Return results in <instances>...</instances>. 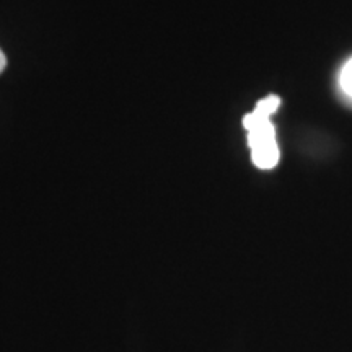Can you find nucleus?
Masks as SVG:
<instances>
[{"mask_svg": "<svg viewBox=\"0 0 352 352\" xmlns=\"http://www.w3.org/2000/svg\"><path fill=\"white\" fill-rule=\"evenodd\" d=\"M341 87L347 95L352 98V59L347 60V64L342 67L341 72Z\"/></svg>", "mask_w": 352, "mask_h": 352, "instance_id": "nucleus-2", "label": "nucleus"}, {"mask_svg": "<svg viewBox=\"0 0 352 352\" xmlns=\"http://www.w3.org/2000/svg\"><path fill=\"white\" fill-rule=\"evenodd\" d=\"M279 107V96L270 95L259 100L256 108L243 118V126L248 131V145L252 148L253 164L261 170L274 168L280 157L276 140V127L271 122V116Z\"/></svg>", "mask_w": 352, "mask_h": 352, "instance_id": "nucleus-1", "label": "nucleus"}, {"mask_svg": "<svg viewBox=\"0 0 352 352\" xmlns=\"http://www.w3.org/2000/svg\"><path fill=\"white\" fill-rule=\"evenodd\" d=\"M6 67H7V57L2 52V50H0V74H2L3 70H6Z\"/></svg>", "mask_w": 352, "mask_h": 352, "instance_id": "nucleus-3", "label": "nucleus"}]
</instances>
